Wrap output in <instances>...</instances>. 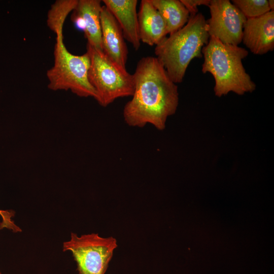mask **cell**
<instances>
[{
    "label": "cell",
    "instance_id": "cell-18",
    "mask_svg": "<svg viewBox=\"0 0 274 274\" xmlns=\"http://www.w3.org/2000/svg\"><path fill=\"white\" fill-rule=\"evenodd\" d=\"M268 4L269 7L271 11H274V1L273 0H268Z\"/></svg>",
    "mask_w": 274,
    "mask_h": 274
},
{
    "label": "cell",
    "instance_id": "cell-17",
    "mask_svg": "<svg viewBox=\"0 0 274 274\" xmlns=\"http://www.w3.org/2000/svg\"><path fill=\"white\" fill-rule=\"evenodd\" d=\"M187 10L190 16L195 15L198 12L197 7L201 5L208 6L211 0H180Z\"/></svg>",
    "mask_w": 274,
    "mask_h": 274
},
{
    "label": "cell",
    "instance_id": "cell-3",
    "mask_svg": "<svg viewBox=\"0 0 274 274\" xmlns=\"http://www.w3.org/2000/svg\"><path fill=\"white\" fill-rule=\"evenodd\" d=\"M210 37L207 20L199 13L190 16L182 28L156 45V57L175 83L183 81L193 59L202 56V48L208 43Z\"/></svg>",
    "mask_w": 274,
    "mask_h": 274
},
{
    "label": "cell",
    "instance_id": "cell-16",
    "mask_svg": "<svg viewBox=\"0 0 274 274\" xmlns=\"http://www.w3.org/2000/svg\"><path fill=\"white\" fill-rule=\"evenodd\" d=\"M14 212L12 211H4L0 210V216L2 221L0 224V229L5 227L12 230L13 231H19L20 229L17 227L12 220Z\"/></svg>",
    "mask_w": 274,
    "mask_h": 274
},
{
    "label": "cell",
    "instance_id": "cell-5",
    "mask_svg": "<svg viewBox=\"0 0 274 274\" xmlns=\"http://www.w3.org/2000/svg\"><path fill=\"white\" fill-rule=\"evenodd\" d=\"M90 59L88 79L95 90V99L106 107L119 97L132 96L134 89L133 75L111 60L104 53L87 45Z\"/></svg>",
    "mask_w": 274,
    "mask_h": 274
},
{
    "label": "cell",
    "instance_id": "cell-13",
    "mask_svg": "<svg viewBox=\"0 0 274 274\" xmlns=\"http://www.w3.org/2000/svg\"><path fill=\"white\" fill-rule=\"evenodd\" d=\"M164 21L167 34L182 28L188 21L190 14L180 0H150Z\"/></svg>",
    "mask_w": 274,
    "mask_h": 274
},
{
    "label": "cell",
    "instance_id": "cell-9",
    "mask_svg": "<svg viewBox=\"0 0 274 274\" xmlns=\"http://www.w3.org/2000/svg\"><path fill=\"white\" fill-rule=\"evenodd\" d=\"M99 0H78L71 19L76 27L83 30L87 45L102 51ZM103 52V51H102Z\"/></svg>",
    "mask_w": 274,
    "mask_h": 274
},
{
    "label": "cell",
    "instance_id": "cell-14",
    "mask_svg": "<svg viewBox=\"0 0 274 274\" xmlns=\"http://www.w3.org/2000/svg\"><path fill=\"white\" fill-rule=\"evenodd\" d=\"M78 0H58L48 12L47 25L54 33L63 30L64 21L68 14L75 8Z\"/></svg>",
    "mask_w": 274,
    "mask_h": 274
},
{
    "label": "cell",
    "instance_id": "cell-7",
    "mask_svg": "<svg viewBox=\"0 0 274 274\" xmlns=\"http://www.w3.org/2000/svg\"><path fill=\"white\" fill-rule=\"evenodd\" d=\"M211 17L207 20L210 37L224 44L238 46L242 41L247 18L229 0H211L208 6Z\"/></svg>",
    "mask_w": 274,
    "mask_h": 274
},
{
    "label": "cell",
    "instance_id": "cell-12",
    "mask_svg": "<svg viewBox=\"0 0 274 274\" xmlns=\"http://www.w3.org/2000/svg\"><path fill=\"white\" fill-rule=\"evenodd\" d=\"M140 41L156 45L166 37L165 23L150 0H142L138 14Z\"/></svg>",
    "mask_w": 274,
    "mask_h": 274
},
{
    "label": "cell",
    "instance_id": "cell-19",
    "mask_svg": "<svg viewBox=\"0 0 274 274\" xmlns=\"http://www.w3.org/2000/svg\"><path fill=\"white\" fill-rule=\"evenodd\" d=\"M0 274H2V273H1V272H0Z\"/></svg>",
    "mask_w": 274,
    "mask_h": 274
},
{
    "label": "cell",
    "instance_id": "cell-10",
    "mask_svg": "<svg viewBox=\"0 0 274 274\" xmlns=\"http://www.w3.org/2000/svg\"><path fill=\"white\" fill-rule=\"evenodd\" d=\"M102 51L111 60L126 68L128 51L122 30L111 12L103 6L100 13Z\"/></svg>",
    "mask_w": 274,
    "mask_h": 274
},
{
    "label": "cell",
    "instance_id": "cell-6",
    "mask_svg": "<svg viewBox=\"0 0 274 274\" xmlns=\"http://www.w3.org/2000/svg\"><path fill=\"white\" fill-rule=\"evenodd\" d=\"M117 247L116 238L97 233L78 236L72 233L63 244V251L72 252L79 274H105Z\"/></svg>",
    "mask_w": 274,
    "mask_h": 274
},
{
    "label": "cell",
    "instance_id": "cell-1",
    "mask_svg": "<svg viewBox=\"0 0 274 274\" xmlns=\"http://www.w3.org/2000/svg\"><path fill=\"white\" fill-rule=\"evenodd\" d=\"M134 89L123 109L124 121L132 127L149 123L157 129L165 127L168 117L174 115L179 104L178 86L156 57H143L134 73Z\"/></svg>",
    "mask_w": 274,
    "mask_h": 274
},
{
    "label": "cell",
    "instance_id": "cell-8",
    "mask_svg": "<svg viewBox=\"0 0 274 274\" xmlns=\"http://www.w3.org/2000/svg\"><path fill=\"white\" fill-rule=\"evenodd\" d=\"M243 44L256 55L274 49V11L258 17L247 18L243 30Z\"/></svg>",
    "mask_w": 274,
    "mask_h": 274
},
{
    "label": "cell",
    "instance_id": "cell-2",
    "mask_svg": "<svg viewBox=\"0 0 274 274\" xmlns=\"http://www.w3.org/2000/svg\"><path fill=\"white\" fill-rule=\"evenodd\" d=\"M201 53L204 58L202 72L213 75L215 95L221 97L230 92L241 95L255 90L256 85L242 63V60L248 55L246 49L223 43L210 37Z\"/></svg>",
    "mask_w": 274,
    "mask_h": 274
},
{
    "label": "cell",
    "instance_id": "cell-15",
    "mask_svg": "<svg viewBox=\"0 0 274 274\" xmlns=\"http://www.w3.org/2000/svg\"><path fill=\"white\" fill-rule=\"evenodd\" d=\"M231 2L246 18L258 17L271 11L267 0H232Z\"/></svg>",
    "mask_w": 274,
    "mask_h": 274
},
{
    "label": "cell",
    "instance_id": "cell-11",
    "mask_svg": "<svg viewBox=\"0 0 274 274\" xmlns=\"http://www.w3.org/2000/svg\"><path fill=\"white\" fill-rule=\"evenodd\" d=\"M105 6L120 25L124 38L138 51L140 47L137 0H103Z\"/></svg>",
    "mask_w": 274,
    "mask_h": 274
},
{
    "label": "cell",
    "instance_id": "cell-4",
    "mask_svg": "<svg viewBox=\"0 0 274 274\" xmlns=\"http://www.w3.org/2000/svg\"><path fill=\"white\" fill-rule=\"evenodd\" d=\"M54 64L47 72L48 88L52 90H71L80 97H92L97 93L88 79L90 65L87 52L81 55L70 53L64 42L63 30L55 33Z\"/></svg>",
    "mask_w": 274,
    "mask_h": 274
}]
</instances>
